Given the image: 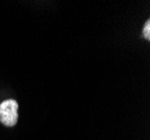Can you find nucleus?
<instances>
[{"mask_svg": "<svg viewBox=\"0 0 150 140\" xmlns=\"http://www.w3.org/2000/svg\"><path fill=\"white\" fill-rule=\"evenodd\" d=\"M18 102L8 99L0 103V122L6 127H15L18 122Z\"/></svg>", "mask_w": 150, "mask_h": 140, "instance_id": "obj_1", "label": "nucleus"}, {"mask_svg": "<svg viewBox=\"0 0 150 140\" xmlns=\"http://www.w3.org/2000/svg\"><path fill=\"white\" fill-rule=\"evenodd\" d=\"M142 35L147 40H150V19H147L144 23V29H142Z\"/></svg>", "mask_w": 150, "mask_h": 140, "instance_id": "obj_2", "label": "nucleus"}]
</instances>
